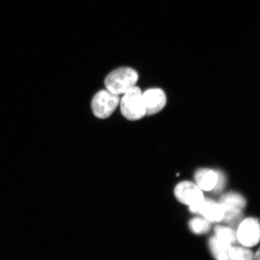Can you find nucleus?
<instances>
[{"mask_svg":"<svg viewBox=\"0 0 260 260\" xmlns=\"http://www.w3.org/2000/svg\"><path fill=\"white\" fill-rule=\"evenodd\" d=\"M223 211V217L221 222H225L230 225L236 226L238 225L242 218V210L226 205L220 204Z\"/></svg>","mask_w":260,"mask_h":260,"instance_id":"nucleus-10","label":"nucleus"},{"mask_svg":"<svg viewBox=\"0 0 260 260\" xmlns=\"http://www.w3.org/2000/svg\"><path fill=\"white\" fill-rule=\"evenodd\" d=\"M194 180L201 189L204 191L213 190L217 181V171L210 169H201L195 173Z\"/></svg>","mask_w":260,"mask_h":260,"instance_id":"nucleus-8","label":"nucleus"},{"mask_svg":"<svg viewBox=\"0 0 260 260\" xmlns=\"http://www.w3.org/2000/svg\"><path fill=\"white\" fill-rule=\"evenodd\" d=\"M214 232H215L217 237L230 245L239 243L238 238H237V232L232 228L216 226L214 228Z\"/></svg>","mask_w":260,"mask_h":260,"instance_id":"nucleus-11","label":"nucleus"},{"mask_svg":"<svg viewBox=\"0 0 260 260\" xmlns=\"http://www.w3.org/2000/svg\"><path fill=\"white\" fill-rule=\"evenodd\" d=\"M138 80V74L131 68H120L110 73L105 80L107 90L116 95L124 94L134 87Z\"/></svg>","mask_w":260,"mask_h":260,"instance_id":"nucleus-1","label":"nucleus"},{"mask_svg":"<svg viewBox=\"0 0 260 260\" xmlns=\"http://www.w3.org/2000/svg\"><path fill=\"white\" fill-rule=\"evenodd\" d=\"M189 210L191 212L201 214L211 222H221L223 217L222 206L210 199H204L198 206L190 207Z\"/></svg>","mask_w":260,"mask_h":260,"instance_id":"nucleus-6","label":"nucleus"},{"mask_svg":"<svg viewBox=\"0 0 260 260\" xmlns=\"http://www.w3.org/2000/svg\"><path fill=\"white\" fill-rule=\"evenodd\" d=\"M209 247L216 260H232L230 255L232 246L230 244L222 241L216 236H213L209 240Z\"/></svg>","mask_w":260,"mask_h":260,"instance_id":"nucleus-9","label":"nucleus"},{"mask_svg":"<svg viewBox=\"0 0 260 260\" xmlns=\"http://www.w3.org/2000/svg\"><path fill=\"white\" fill-rule=\"evenodd\" d=\"M120 105L122 115L129 121H138L146 115L143 93L137 86L124 93Z\"/></svg>","mask_w":260,"mask_h":260,"instance_id":"nucleus-2","label":"nucleus"},{"mask_svg":"<svg viewBox=\"0 0 260 260\" xmlns=\"http://www.w3.org/2000/svg\"><path fill=\"white\" fill-rule=\"evenodd\" d=\"M237 238L242 245L252 247L260 241V223L254 218H248L240 224Z\"/></svg>","mask_w":260,"mask_h":260,"instance_id":"nucleus-5","label":"nucleus"},{"mask_svg":"<svg viewBox=\"0 0 260 260\" xmlns=\"http://www.w3.org/2000/svg\"><path fill=\"white\" fill-rule=\"evenodd\" d=\"M219 204L243 210L246 206V202L241 194L236 192H229L222 195L220 198Z\"/></svg>","mask_w":260,"mask_h":260,"instance_id":"nucleus-12","label":"nucleus"},{"mask_svg":"<svg viewBox=\"0 0 260 260\" xmlns=\"http://www.w3.org/2000/svg\"><path fill=\"white\" fill-rule=\"evenodd\" d=\"M232 260H254V255L251 250L239 246H232L230 252Z\"/></svg>","mask_w":260,"mask_h":260,"instance_id":"nucleus-14","label":"nucleus"},{"mask_svg":"<svg viewBox=\"0 0 260 260\" xmlns=\"http://www.w3.org/2000/svg\"><path fill=\"white\" fill-rule=\"evenodd\" d=\"M190 229L191 232L197 234V235H203L207 233L211 229L210 223L206 219L200 218V217H195L191 219L189 223Z\"/></svg>","mask_w":260,"mask_h":260,"instance_id":"nucleus-13","label":"nucleus"},{"mask_svg":"<svg viewBox=\"0 0 260 260\" xmlns=\"http://www.w3.org/2000/svg\"><path fill=\"white\" fill-rule=\"evenodd\" d=\"M174 193L178 201L189 207L198 206L204 199L200 188L189 181L178 184L175 188Z\"/></svg>","mask_w":260,"mask_h":260,"instance_id":"nucleus-4","label":"nucleus"},{"mask_svg":"<svg viewBox=\"0 0 260 260\" xmlns=\"http://www.w3.org/2000/svg\"><path fill=\"white\" fill-rule=\"evenodd\" d=\"M120 103L119 95L103 90L93 98L92 109L94 115L100 119H106L112 115Z\"/></svg>","mask_w":260,"mask_h":260,"instance_id":"nucleus-3","label":"nucleus"},{"mask_svg":"<svg viewBox=\"0 0 260 260\" xmlns=\"http://www.w3.org/2000/svg\"><path fill=\"white\" fill-rule=\"evenodd\" d=\"M217 181L215 187L213 188L214 192L219 193L222 191L225 185V177L222 172L217 171Z\"/></svg>","mask_w":260,"mask_h":260,"instance_id":"nucleus-15","label":"nucleus"},{"mask_svg":"<svg viewBox=\"0 0 260 260\" xmlns=\"http://www.w3.org/2000/svg\"><path fill=\"white\" fill-rule=\"evenodd\" d=\"M146 115H152L160 112L167 103L165 93L160 89H151L143 93Z\"/></svg>","mask_w":260,"mask_h":260,"instance_id":"nucleus-7","label":"nucleus"},{"mask_svg":"<svg viewBox=\"0 0 260 260\" xmlns=\"http://www.w3.org/2000/svg\"><path fill=\"white\" fill-rule=\"evenodd\" d=\"M254 260H260V248L256 252L255 255H254Z\"/></svg>","mask_w":260,"mask_h":260,"instance_id":"nucleus-16","label":"nucleus"}]
</instances>
